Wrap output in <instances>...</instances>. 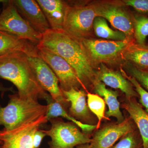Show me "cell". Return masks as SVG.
I'll return each mask as SVG.
<instances>
[{
	"label": "cell",
	"mask_w": 148,
	"mask_h": 148,
	"mask_svg": "<svg viewBox=\"0 0 148 148\" xmlns=\"http://www.w3.org/2000/svg\"><path fill=\"white\" fill-rule=\"evenodd\" d=\"M38 55L44 60L55 74L61 90L72 88L84 89L73 69L62 57L41 45H37Z\"/></svg>",
	"instance_id": "9c48e42d"
},
{
	"label": "cell",
	"mask_w": 148,
	"mask_h": 148,
	"mask_svg": "<svg viewBox=\"0 0 148 148\" xmlns=\"http://www.w3.org/2000/svg\"><path fill=\"white\" fill-rule=\"evenodd\" d=\"M5 1H3V0H0V3H3Z\"/></svg>",
	"instance_id": "d6a6232c"
},
{
	"label": "cell",
	"mask_w": 148,
	"mask_h": 148,
	"mask_svg": "<svg viewBox=\"0 0 148 148\" xmlns=\"http://www.w3.org/2000/svg\"><path fill=\"white\" fill-rule=\"evenodd\" d=\"M51 126L44 130L47 136L50 137L49 148H74L77 146L90 144L91 139L88 135L81 132L76 125L65 122L60 118L49 120Z\"/></svg>",
	"instance_id": "52a82bcc"
},
{
	"label": "cell",
	"mask_w": 148,
	"mask_h": 148,
	"mask_svg": "<svg viewBox=\"0 0 148 148\" xmlns=\"http://www.w3.org/2000/svg\"><path fill=\"white\" fill-rule=\"evenodd\" d=\"M148 71V69L147 70H146V71Z\"/></svg>",
	"instance_id": "836d02e7"
},
{
	"label": "cell",
	"mask_w": 148,
	"mask_h": 148,
	"mask_svg": "<svg viewBox=\"0 0 148 148\" xmlns=\"http://www.w3.org/2000/svg\"><path fill=\"white\" fill-rule=\"evenodd\" d=\"M0 14V32L8 33L38 45L42 35L35 31L18 13L12 0L5 1Z\"/></svg>",
	"instance_id": "8992f818"
},
{
	"label": "cell",
	"mask_w": 148,
	"mask_h": 148,
	"mask_svg": "<svg viewBox=\"0 0 148 148\" xmlns=\"http://www.w3.org/2000/svg\"><path fill=\"white\" fill-rule=\"evenodd\" d=\"M18 13L35 31L42 35L50 25L36 1L12 0Z\"/></svg>",
	"instance_id": "4fadbf2b"
},
{
	"label": "cell",
	"mask_w": 148,
	"mask_h": 148,
	"mask_svg": "<svg viewBox=\"0 0 148 148\" xmlns=\"http://www.w3.org/2000/svg\"><path fill=\"white\" fill-rule=\"evenodd\" d=\"M110 148H143V140L139 132L134 130L125 135Z\"/></svg>",
	"instance_id": "d4e9b609"
},
{
	"label": "cell",
	"mask_w": 148,
	"mask_h": 148,
	"mask_svg": "<svg viewBox=\"0 0 148 148\" xmlns=\"http://www.w3.org/2000/svg\"><path fill=\"white\" fill-rule=\"evenodd\" d=\"M93 88L98 95L103 97L105 103L108 107V110L106 113V117L116 118L118 123L123 121L124 117L121 111L120 103L118 100L117 92L108 89L106 87V85L100 81L95 83Z\"/></svg>",
	"instance_id": "d6986e66"
},
{
	"label": "cell",
	"mask_w": 148,
	"mask_h": 148,
	"mask_svg": "<svg viewBox=\"0 0 148 148\" xmlns=\"http://www.w3.org/2000/svg\"><path fill=\"white\" fill-rule=\"evenodd\" d=\"M51 29L63 30L66 1L61 0H37Z\"/></svg>",
	"instance_id": "2e32d148"
},
{
	"label": "cell",
	"mask_w": 148,
	"mask_h": 148,
	"mask_svg": "<svg viewBox=\"0 0 148 148\" xmlns=\"http://www.w3.org/2000/svg\"><path fill=\"white\" fill-rule=\"evenodd\" d=\"M87 103L88 109L98 119L97 128L100 126L102 120L105 118L106 103L104 99L97 94L87 92Z\"/></svg>",
	"instance_id": "603a6c76"
},
{
	"label": "cell",
	"mask_w": 148,
	"mask_h": 148,
	"mask_svg": "<svg viewBox=\"0 0 148 148\" xmlns=\"http://www.w3.org/2000/svg\"><path fill=\"white\" fill-rule=\"evenodd\" d=\"M66 3L63 30L78 40L92 38L93 21L96 15L91 3Z\"/></svg>",
	"instance_id": "277c9868"
},
{
	"label": "cell",
	"mask_w": 148,
	"mask_h": 148,
	"mask_svg": "<svg viewBox=\"0 0 148 148\" xmlns=\"http://www.w3.org/2000/svg\"><path fill=\"white\" fill-rule=\"evenodd\" d=\"M135 130L129 119L111 125L97 131L90 143L91 148H110L125 135Z\"/></svg>",
	"instance_id": "7c38bea8"
},
{
	"label": "cell",
	"mask_w": 148,
	"mask_h": 148,
	"mask_svg": "<svg viewBox=\"0 0 148 148\" xmlns=\"http://www.w3.org/2000/svg\"><path fill=\"white\" fill-rule=\"evenodd\" d=\"M0 78L10 82L20 97L38 101L45 99L47 92L37 81L26 53L13 52L0 57Z\"/></svg>",
	"instance_id": "7a4b0ae2"
},
{
	"label": "cell",
	"mask_w": 148,
	"mask_h": 148,
	"mask_svg": "<svg viewBox=\"0 0 148 148\" xmlns=\"http://www.w3.org/2000/svg\"><path fill=\"white\" fill-rule=\"evenodd\" d=\"M47 136L43 130L39 129L35 132L33 138L34 148H39L40 146L43 138Z\"/></svg>",
	"instance_id": "f1b7e54d"
},
{
	"label": "cell",
	"mask_w": 148,
	"mask_h": 148,
	"mask_svg": "<svg viewBox=\"0 0 148 148\" xmlns=\"http://www.w3.org/2000/svg\"><path fill=\"white\" fill-rule=\"evenodd\" d=\"M91 3L96 16L107 19L114 28L125 34L127 39L135 40L134 15L125 10L123 7L124 3L123 2L102 1Z\"/></svg>",
	"instance_id": "ba28073f"
},
{
	"label": "cell",
	"mask_w": 148,
	"mask_h": 148,
	"mask_svg": "<svg viewBox=\"0 0 148 148\" xmlns=\"http://www.w3.org/2000/svg\"><path fill=\"white\" fill-rule=\"evenodd\" d=\"M122 59L136 68L146 71L148 69V45L130 43L123 52Z\"/></svg>",
	"instance_id": "ffe728a7"
},
{
	"label": "cell",
	"mask_w": 148,
	"mask_h": 148,
	"mask_svg": "<svg viewBox=\"0 0 148 148\" xmlns=\"http://www.w3.org/2000/svg\"><path fill=\"white\" fill-rule=\"evenodd\" d=\"M76 148H91L89 144H82L77 146Z\"/></svg>",
	"instance_id": "4dcf8cb0"
},
{
	"label": "cell",
	"mask_w": 148,
	"mask_h": 148,
	"mask_svg": "<svg viewBox=\"0 0 148 148\" xmlns=\"http://www.w3.org/2000/svg\"><path fill=\"white\" fill-rule=\"evenodd\" d=\"M126 68L130 76L133 77L142 87L148 90V72L140 70L127 63H126Z\"/></svg>",
	"instance_id": "4316f807"
},
{
	"label": "cell",
	"mask_w": 148,
	"mask_h": 148,
	"mask_svg": "<svg viewBox=\"0 0 148 148\" xmlns=\"http://www.w3.org/2000/svg\"><path fill=\"white\" fill-rule=\"evenodd\" d=\"M2 145V142L0 140V148L1 147Z\"/></svg>",
	"instance_id": "1f68e13d"
},
{
	"label": "cell",
	"mask_w": 148,
	"mask_h": 148,
	"mask_svg": "<svg viewBox=\"0 0 148 148\" xmlns=\"http://www.w3.org/2000/svg\"><path fill=\"white\" fill-rule=\"evenodd\" d=\"M92 66L111 64L120 61L123 52L127 45L134 40L123 41L85 38L78 40Z\"/></svg>",
	"instance_id": "5b68a950"
},
{
	"label": "cell",
	"mask_w": 148,
	"mask_h": 148,
	"mask_svg": "<svg viewBox=\"0 0 148 148\" xmlns=\"http://www.w3.org/2000/svg\"><path fill=\"white\" fill-rule=\"evenodd\" d=\"M121 71H122V75L123 76L125 77L133 85L140 98V102L141 106L145 108L144 110L148 114V91L142 87L133 77L127 75L125 72L122 70Z\"/></svg>",
	"instance_id": "484cf974"
},
{
	"label": "cell",
	"mask_w": 148,
	"mask_h": 148,
	"mask_svg": "<svg viewBox=\"0 0 148 148\" xmlns=\"http://www.w3.org/2000/svg\"><path fill=\"white\" fill-rule=\"evenodd\" d=\"M2 148V147H1V148Z\"/></svg>",
	"instance_id": "e575fe53"
},
{
	"label": "cell",
	"mask_w": 148,
	"mask_h": 148,
	"mask_svg": "<svg viewBox=\"0 0 148 148\" xmlns=\"http://www.w3.org/2000/svg\"><path fill=\"white\" fill-rule=\"evenodd\" d=\"M21 51L27 55L38 53L36 45L8 33L0 32V57Z\"/></svg>",
	"instance_id": "e0dca14e"
},
{
	"label": "cell",
	"mask_w": 148,
	"mask_h": 148,
	"mask_svg": "<svg viewBox=\"0 0 148 148\" xmlns=\"http://www.w3.org/2000/svg\"><path fill=\"white\" fill-rule=\"evenodd\" d=\"M93 29L96 36L107 40L123 41L127 39L124 33L110 28L106 19L101 16L95 17L93 21Z\"/></svg>",
	"instance_id": "7402d4cb"
},
{
	"label": "cell",
	"mask_w": 148,
	"mask_h": 148,
	"mask_svg": "<svg viewBox=\"0 0 148 148\" xmlns=\"http://www.w3.org/2000/svg\"><path fill=\"white\" fill-rule=\"evenodd\" d=\"M97 81L101 82L110 87L121 90L127 99L139 97L134 86L129 81L119 72L109 69L105 64L100 65L97 72Z\"/></svg>",
	"instance_id": "5bb4252c"
},
{
	"label": "cell",
	"mask_w": 148,
	"mask_h": 148,
	"mask_svg": "<svg viewBox=\"0 0 148 148\" xmlns=\"http://www.w3.org/2000/svg\"><path fill=\"white\" fill-rule=\"evenodd\" d=\"M27 58L41 87L46 92H48L54 101L60 103L66 109L69 102L64 97L59 86L58 78L52 70L38 55V52L27 55Z\"/></svg>",
	"instance_id": "30bf717a"
},
{
	"label": "cell",
	"mask_w": 148,
	"mask_h": 148,
	"mask_svg": "<svg viewBox=\"0 0 148 148\" xmlns=\"http://www.w3.org/2000/svg\"><path fill=\"white\" fill-rule=\"evenodd\" d=\"M133 24L135 42L139 44H145L146 38L148 36V16L134 15Z\"/></svg>",
	"instance_id": "cb8c5ba5"
},
{
	"label": "cell",
	"mask_w": 148,
	"mask_h": 148,
	"mask_svg": "<svg viewBox=\"0 0 148 148\" xmlns=\"http://www.w3.org/2000/svg\"><path fill=\"white\" fill-rule=\"evenodd\" d=\"M123 107L138 127L143 148H148V114L135 98L127 99Z\"/></svg>",
	"instance_id": "ac0fdd59"
},
{
	"label": "cell",
	"mask_w": 148,
	"mask_h": 148,
	"mask_svg": "<svg viewBox=\"0 0 148 148\" xmlns=\"http://www.w3.org/2000/svg\"><path fill=\"white\" fill-rule=\"evenodd\" d=\"M61 90L66 101L71 103L70 114L81 122H88L90 119V114L84 90L74 88L67 91Z\"/></svg>",
	"instance_id": "9a60e30c"
},
{
	"label": "cell",
	"mask_w": 148,
	"mask_h": 148,
	"mask_svg": "<svg viewBox=\"0 0 148 148\" xmlns=\"http://www.w3.org/2000/svg\"><path fill=\"white\" fill-rule=\"evenodd\" d=\"M7 91L14 92L13 88L12 87H5L3 86V84L0 83V92L3 94L5 92Z\"/></svg>",
	"instance_id": "f546056e"
},
{
	"label": "cell",
	"mask_w": 148,
	"mask_h": 148,
	"mask_svg": "<svg viewBox=\"0 0 148 148\" xmlns=\"http://www.w3.org/2000/svg\"><path fill=\"white\" fill-rule=\"evenodd\" d=\"M125 5L133 8L138 12L148 14V0H124Z\"/></svg>",
	"instance_id": "83f0119b"
},
{
	"label": "cell",
	"mask_w": 148,
	"mask_h": 148,
	"mask_svg": "<svg viewBox=\"0 0 148 148\" xmlns=\"http://www.w3.org/2000/svg\"><path fill=\"white\" fill-rule=\"evenodd\" d=\"M39 44L62 57L73 69L84 89L87 90L97 81V72L78 40L63 30L50 29L42 35Z\"/></svg>",
	"instance_id": "6da1fadb"
},
{
	"label": "cell",
	"mask_w": 148,
	"mask_h": 148,
	"mask_svg": "<svg viewBox=\"0 0 148 148\" xmlns=\"http://www.w3.org/2000/svg\"><path fill=\"white\" fill-rule=\"evenodd\" d=\"M48 121L46 115L28 122L14 129L0 130L3 148H34L33 138L35 132Z\"/></svg>",
	"instance_id": "8fae6325"
},
{
	"label": "cell",
	"mask_w": 148,
	"mask_h": 148,
	"mask_svg": "<svg viewBox=\"0 0 148 148\" xmlns=\"http://www.w3.org/2000/svg\"><path fill=\"white\" fill-rule=\"evenodd\" d=\"M8 104L4 107L0 105V126L10 130L21 125L46 115L47 106L38 101L21 98L18 93L8 95Z\"/></svg>",
	"instance_id": "3957f363"
},
{
	"label": "cell",
	"mask_w": 148,
	"mask_h": 148,
	"mask_svg": "<svg viewBox=\"0 0 148 148\" xmlns=\"http://www.w3.org/2000/svg\"><path fill=\"white\" fill-rule=\"evenodd\" d=\"M44 100L47 103V109L46 116L48 121L52 119L61 117L76 125L84 133L90 132L97 128V125L84 123L74 118L68 113L66 109L60 103L54 101L49 93L46 96Z\"/></svg>",
	"instance_id": "44dd1931"
}]
</instances>
